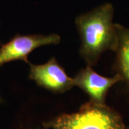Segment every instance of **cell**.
<instances>
[{"instance_id": "6da1fadb", "label": "cell", "mask_w": 129, "mask_h": 129, "mask_svg": "<svg viewBox=\"0 0 129 129\" xmlns=\"http://www.w3.org/2000/svg\"><path fill=\"white\" fill-rule=\"evenodd\" d=\"M113 18V7L106 3L75 19L80 39V55L88 66L96 64L106 51L115 50L118 35Z\"/></svg>"}, {"instance_id": "7a4b0ae2", "label": "cell", "mask_w": 129, "mask_h": 129, "mask_svg": "<svg viewBox=\"0 0 129 129\" xmlns=\"http://www.w3.org/2000/svg\"><path fill=\"white\" fill-rule=\"evenodd\" d=\"M43 125L47 129H127L118 112L91 101L78 112L61 114Z\"/></svg>"}, {"instance_id": "3957f363", "label": "cell", "mask_w": 129, "mask_h": 129, "mask_svg": "<svg viewBox=\"0 0 129 129\" xmlns=\"http://www.w3.org/2000/svg\"><path fill=\"white\" fill-rule=\"evenodd\" d=\"M60 40L57 34L16 35L0 47V66L14 60L29 64L28 55L32 51L44 45L59 44Z\"/></svg>"}, {"instance_id": "277c9868", "label": "cell", "mask_w": 129, "mask_h": 129, "mask_svg": "<svg viewBox=\"0 0 129 129\" xmlns=\"http://www.w3.org/2000/svg\"><path fill=\"white\" fill-rule=\"evenodd\" d=\"M29 64V79L51 92L62 93L75 86L73 78L67 75L55 57L45 64Z\"/></svg>"}, {"instance_id": "5b68a950", "label": "cell", "mask_w": 129, "mask_h": 129, "mask_svg": "<svg viewBox=\"0 0 129 129\" xmlns=\"http://www.w3.org/2000/svg\"><path fill=\"white\" fill-rule=\"evenodd\" d=\"M73 80L75 86L83 90L90 97V101L98 104H105L109 89L117 83L123 81L118 74L111 78L104 77L97 73L92 67L88 65L80 70Z\"/></svg>"}, {"instance_id": "8992f818", "label": "cell", "mask_w": 129, "mask_h": 129, "mask_svg": "<svg viewBox=\"0 0 129 129\" xmlns=\"http://www.w3.org/2000/svg\"><path fill=\"white\" fill-rule=\"evenodd\" d=\"M115 26L118 35L115 69L129 86V29L118 24Z\"/></svg>"}, {"instance_id": "52a82bcc", "label": "cell", "mask_w": 129, "mask_h": 129, "mask_svg": "<svg viewBox=\"0 0 129 129\" xmlns=\"http://www.w3.org/2000/svg\"><path fill=\"white\" fill-rule=\"evenodd\" d=\"M127 129H129V127H128V128H127Z\"/></svg>"}, {"instance_id": "ba28073f", "label": "cell", "mask_w": 129, "mask_h": 129, "mask_svg": "<svg viewBox=\"0 0 129 129\" xmlns=\"http://www.w3.org/2000/svg\"><path fill=\"white\" fill-rule=\"evenodd\" d=\"M0 101H1V98H0Z\"/></svg>"}]
</instances>
